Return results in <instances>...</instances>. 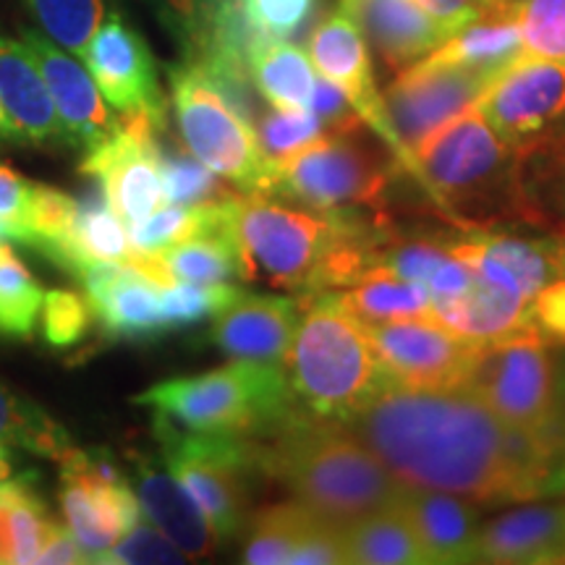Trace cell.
Masks as SVG:
<instances>
[{
    "label": "cell",
    "instance_id": "1",
    "mask_svg": "<svg viewBox=\"0 0 565 565\" xmlns=\"http://www.w3.org/2000/svg\"><path fill=\"white\" fill-rule=\"evenodd\" d=\"M343 424L404 487L482 505L565 492L557 429L505 427L466 387H412L391 380Z\"/></svg>",
    "mask_w": 565,
    "mask_h": 565
},
{
    "label": "cell",
    "instance_id": "2",
    "mask_svg": "<svg viewBox=\"0 0 565 565\" xmlns=\"http://www.w3.org/2000/svg\"><path fill=\"white\" fill-rule=\"evenodd\" d=\"M257 443L263 475L294 500L343 529L364 515L398 508L406 487L343 422L294 406Z\"/></svg>",
    "mask_w": 565,
    "mask_h": 565
},
{
    "label": "cell",
    "instance_id": "3",
    "mask_svg": "<svg viewBox=\"0 0 565 565\" xmlns=\"http://www.w3.org/2000/svg\"><path fill=\"white\" fill-rule=\"evenodd\" d=\"M303 317L288 349L286 372L294 401L322 419L349 422L391 383L366 324L341 294L303 296Z\"/></svg>",
    "mask_w": 565,
    "mask_h": 565
},
{
    "label": "cell",
    "instance_id": "4",
    "mask_svg": "<svg viewBox=\"0 0 565 565\" xmlns=\"http://www.w3.org/2000/svg\"><path fill=\"white\" fill-rule=\"evenodd\" d=\"M515 150L477 105L458 113L412 152V179L458 225L515 223Z\"/></svg>",
    "mask_w": 565,
    "mask_h": 565
},
{
    "label": "cell",
    "instance_id": "5",
    "mask_svg": "<svg viewBox=\"0 0 565 565\" xmlns=\"http://www.w3.org/2000/svg\"><path fill=\"white\" fill-rule=\"evenodd\" d=\"M131 401L189 433L238 437L265 435L296 406L282 366L244 359L202 374L162 380Z\"/></svg>",
    "mask_w": 565,
    "mask_h": 565
},
{
    "label": "cell",
    "instance_id": "6",
    "mask_svg": "<svg viewBox=\"0 0 565 565\" xmlns=\"http://www.w3.org/2000/svg\"><path fill=\"white\" fill-rule=\"evenodd\" d=\"M404 175V162L391 147L372 145L364 129L322 134L291 158L267 162L259 194L320 212L385 210L393 183Z\"/></svg>",
    "mask_w": 565,
    "mask_h": 565
},
{
    "label": "cell",
    "instance_id": "7",
    "mask_svg": "<svg viewBox=\"0 0 565 565\" xmlns=\"http://www.w3.org/2000/svg\"><path fill=\"white\" fill-rule=\"evenodd\" d=\"M162 463L200 505L217 540H233L249 519L252 482L263 475L257 443L238 435L189 433L154 414Z\"/></svg>",
    "mask_w": 565,
    "mask_h": 565
},
{
    "label": "cell",
    "instance_id": "8",
    "mask_svg": "<svg viewBox=\"0 0 565 565\" xmlns=\"http://www.w3.org/2000/svg\"><path fill=\"white\" fill-rule=\"evenodd\" d=\"M231 228L242 254L244 280L309 296L322 254L333 238L330 212L301 210L273 202L267 194H236L231 200Z\"/></svg>",
    "mask_w": 565,
    "mask_h": 565
},
{
    "label": "cell",
    "instance_id": "9",
    "mask_svg": "<svg viewBox=\"0 0 565 565\" xmlns=\"http://www.w3.org/2000/svg\"><path fill=\"white\" fill-rule=\"evenodd\" d=\"M505 427L524 433L557 429V377L547 343L526 328L479 343L463 380Z\"/></svg>",
    "mask_w": 565,
    "mask_h": 565
},
{
    "label": "cell",
    "instance_id": "10",
    "mask_svg": "<svg viewBox=\"0 0 565 565\" xmlns=\"http://www.w3.org/2000/svg\"><path fill=\"white\" fill-rule=\"evenodd\" d=\"M171 100L186 150L244 194L263 192L267 160L257 131L225 103L200 63L171 68Z\"/></svg>",
    "mask_w": 565,
    "mask_h": 565
},
{
    "label": "cell",
    "instance_id": "11",
    "mask_svg": "<svg viewBox=\"0 0 565 565\" xmlns=\"http://www.w3.org/2000/svg\"><path fill=\"white\" fill-rule=\"evenodd\" d=\"M61 463V508L66 529L87 563L103 555L141 521V508L129 479L108 450L71 448Z\"/></svg>",
    "mask_w": 565,
    "mask_h": 565
},
{
    "label": "cell",
    "instance_id": "12",
    "mask_svg": "<svg viewBox=\"0 0 565 565\" xmlns=\"http://www.w3.org/2000/svg\"><path fill=\"white\" fill-rule=\"evenodd\" d=\"M166 113L129 110L118 126L95 147L84 150L79 171L103 189L105 200L126 223H137L162 207V179L158 166Z\"/></svg>",
    "mask_w": 565,
    "mask_h": 565
},
{
    "label": "cell",
    "instance_id": "13",
    "mask_svg": "<svg viewBox=\"0 0 565 565\" xmlns=\"http://www.w3.org/2000/svg\"><path fill=\"white\" fill-rule=\"evenodd\" d=\"M492 79L494 74L487 71L433 61L427 55L398 71L395 82L385 89L383 105L395 139L404 150L408 175H412V152L416 145L458 113L477 105Z\"/></svg>",
    "mask_w": 565,
    "mask_h": 565
},
{
    "label": "cell",
    "instance_id": "14",
    "mask_svg": "<svg viewBox=\"0 0 565 565\" xmlns=\"http://www.w3.org/2000/svg\"><path fill=\"white\" fill-rule=\"evenodd\" d=\"M477 108L513 150L565 129V61L524 53L487 84Z\"/></svg>",
    "mask_w": 565,
    "mask_h": 565
},
{
    "label": "cell",
    "instance_id": "15",
    "mask_svg": "<svg viewBox=\"0 0 565 565\" xmlns=\"http://www.w3.org/2000/svg\"><path fill=\"white\" fill-rule=\"evenodd\" d=\"M393 383L412 387H463L477 345L450 333L435 317L366 324Z\"/></svg>",
    "mask_w": 565,
    "mask_h": 565
},
{
    "label": "cell",
    "instance_id": "16",
    "mask_svg": "<svg viewBox=\"0 0 565 565\" xmlns=\"http://www.w3.org/2000/svg\"><path fill=\"white\" fill-rule=\"evenodd\" d=\"M97 89L118 113L152 110L166 113L158 82V63L141 38V32L126 24L118 11L97 26L89 45L82 53Z\"/></svg>",
    "mask_w": 565,
    "mask_h": 565
},
{
    "label": "cell",
    "instance_id": "17",
    "mask_svg": "<svg viewBox=\"0 0 565 565\" xmlns=\"http://www.w3.org/2000/svg\"><path fill=\"white\" fill-rule=\"evenodd\" d=\"M309 61L320 71L324 79L335 82L345 92L353 108H356L362 121L383 139L391 152L406 166L404 150L391 129V121L385 116L383 95H380L377 82H374V66L370 47L362 30L356 26L349 13L335 9L328 13L320 24L315 26L309 38Z\"/></svg>",
    "mask_w": 565,
    "mask_h": 565
},
{
    "label": "cell",
    "instance_id": "18",
    "mask_svg": "<svg viewBox=\"0 0 565 565\" xmlns=\"http://www.w3.org/2000/svg\"><path fill=\"white\" fill-rule=\"evenodd\" d=\"M242 561L249 565L345 563L341 529L299 500L259 508L244 524Z\"/></svg>",
    "mask_w": 565,
    "mask_h": 565
},
{
    "label": "cell",
    "instance_id": "19",
    "mask_svg": "<svg viewBox=\"0 0 565 565\" xmlns=\"http://www.w3.org/2000/svg\"><path fill=\"white\" fill-rule=\"evenodd\" d=\"M21 42L32 53L42 79L47 84L68 145L89 150L108 137L118 126V118L105 105L95 79L74 58V53H63V47L55 45L40 30H21Z\"/></svg>",
    "mask_w": 565,
    "mask_h": 565
},
{
    "label": "cell",
    "instance_id": "20",
    "mask_svg": "<svg viewBox=\"0 0 565 565\" xmlns=\"http://www.w3.org/2000/svg\"><path fill=\"white\" fill-rule=\"evenodd\" d=\"M92 315L113 341L147 343L168 333L160 286L124 263H95L76 275Z\"/></svg>",
    "mask_w": 565,
    "mask_h": 565
},
{
    "label": "cell",
    "instance_id": "21",
    "mask_svg": "<svg viewBox=\"0 0 565 565\" xmlns=\"http://www.w3.org/2000/svg\"><path fill=\"white\" fill-rule=\"evenodd\" d=\"M303 301L291 296H242L217 315L212 324V343L231 359L257 364H286Z\"/></svg>",
    "mask_w": 565,
    "mask_h": 565
},
{
    "label": "cell",
    "instance_id": "22",
    "mask_svg": "<svg viewBox=\"0 0 565 565\" xmlns=\"http://www.w3.org/2000/svg\"><path fill=\"white\" fill-rule=\"evenodd\" d=\"M134 494L147 521L158 526L186 555V561H202L221 545L192 494L158 458L134 456Z\"/></svg>",
    "mask_w": 565,
    "mask_h": 565
},
{
    "label": "cell",
    "instance_id": "23",
    "mask_svg": "<svg viewBox=\"0 0 565 565\" xmlns=\"http://www.w3.org/2000/svg\"><path fill=\"white\" fill-rule=\"evenodd\" d=\"M387 68L404 71L440 47L448 34L416 0H338Z\"/></svg>",
    "mask_w": 565,
    "mask_h": 565
},
{
    "label": "cell",
    "instance_id": "24",
    "mask_svg": "<svg viewBox=\"0 0 565 565\" xmlns=\"http://www.w3.org/2000/svg\"><path fill=\"white\" fill-rule=\"evenodd\" d=\"M0 105L19 145H68L47 84L21 40L0 38Z\"/></svg>",
    "mask_w": 565,
    "mask_h": 565
},
{
    "label": "cell",
    "instance_id": "25",
    "mask_svg": "<svg viewBox=\"0 0 565 565\" xmlns=\"http://www.w3.org/2000/svg\"><path fill=\"white\" fill-rule=\"evenodd\" d=\"M398 511L406 515L427 563H477L479 508L466 498L406 487Z\"/></svg>",
    "mask_w": 565,
    "mask_h": 565
},
{
    "label": "cell",
    "instance_id": "26",
    "mask_svg": "<svg viewBox=\"0 0 565 565\" xmlns=\"http://www.w3.org/2000/svg\"><path fill=\"white\" fill-rule=\"evenodd\" d=\"M477 563H565V503L508 511L479 526Z\"/></svg>",
    "mask_w": 565,
    "mask_h": 565
},
{
    "label": "cell",
    "instance_id": "27",
    "mask_svg": "<svg viewBox=\"0 0 565 565\" xmlns=\"http://www.w3.org/2000/svg\"><path fill=\"white\" fill-rule=\"evenodd\" d=\"M529 301L515 288L487 280L475 270L461 294L433 299V317L466 343L479 345L526 328Z\"/></svg>",
    "mask_w": 565,
    "mask_h": 565
},
{
    "label": "cell",
    "instance_id": "28",
    "mask_svg": "<svg viewBox=\"0 0 565 565\" xmlns=\"http://www.w3.org/2000/svg\"><path fill=\"white\" fill-rule=\"evenodd\" d=\"M515 223L565 231V129L515 150Z\"/></svg>",
    "mask_w": 565,
    "mask_h": 565
},
{
    "label": "cell",
    "instance_id": "29",
    "mask_svg": "<svg viewBox=\"0 0 565 565\" xmlns=\"http://www.w3.org/2000/svg\"><path fill=\"white\" fill-rule=\"evenodd\" d=\"M521 0H490L477 19L450 34L427 58L458 63L498 76L524 55V40L519 26Z\"/></svg>",
    "mask_w": 565,
    "mask_h": 565
},
{
    "label": "cell",
    "instance_id": "30",
    "mask_svg": "<svg viewBox=\"0 0 565 565\" xmlns=\"http://www.w3.org/2000/svg\"><path fill=\"white\" fill-rule=\"evenodd\" d=\"M134 246L129 244V231L118 212L105 200L103 189L92 186L87 194L76 196V217L71 225L68 252L63 270L79 275L87 265L95 263H131Z\"/></svg>",
    "mask_w": 565,
    "mask_h": 565
},
{
    "label": "cell",
    "instance_id": "31",
    "mask_svg": "<svg viewBox=\"0 0 565 565\" xmlns=\"http://www.w3.org/2000/svg\"><path fill=\"white\" fill-rule=\"evenodd\" d=\"M53 519L32 477L0 482V565H34Z\"/></svg>",
    "mask_w": 565,
    "mask_h": 565
},
{
    "label": "cell",
    "instance_id": "32",
    "mask_svg": "<svg viewBox=\"0 0 565 565\" xmlns=\"http://www.w3.org/2000/svg\"><path fill=\"white\" fill-rule=\"evenodd\" d=\"M166 267L171 282H231L244 280L242 254L231 228V202L228 223L223 228L186 238V242L154 252Z\"/></svg>",
    "mask_w": 565,
    "mask_h": 565
},
{
    "label": "cell",
    "instance_id": "33",
    "mask_svg": "<svg viewBox=\"0 0 565 565\" xmlns=\"http://www.w3.org/2000/svg\"><path fill=\"white\" fill-rule=\"evenodd\" d=\"M345 563L362 565H419L424 553L398 508L380 511L341 529Z\"/></svg>",
    "mask_w": 565,
    "mask_h": 565
},
{
    "label": "cell",
    "instance_id": "34",
    "mask_svg": "<svg viewBox=\"0 0 565 565\" xmlns=\"http://www.w3.org/2000/svg\"><path fill=\"white\" fill-rule=\"evenodd\" d=\"M254 87L265 103L280 110H307L315 71L309 55L286 40H270L249 63Z\"/></svg>",
    "mask_w": 565,
    "mask_h": 565
},
{
    "label": "cell",
    "instance_id": "35",
    "mask_svg": "<svg viewBox=\"0 0 565 565\" xmlns=\"http://www.w3.org/2000/svg\"><path fill=\"white\" fill-rule=\"evenodd\" d=\"M341 299L364 324L406 320V317H433L429 288L398 278L387 267H374L356 286L341 294Z\"/></svg>",
    "mask_w": 565,
    "mask_h": 565
},
{
    "label": "cell",
    "instance_id": "36",
    "mask_svg": "<svg viewBox=\"0 0 565 565\" xmlns=\"http://www.w3.org/2000/svg\"><path fill=\"white\" fill-rule=\"evenodd\" d=\"M0 443L53 458V461H58L71 448L66 429L45 408L26 395L13 393L6 383H0Z\"/></svg>",
    "mask_w": 565,
    "mask_h": 565
},
{
    "label": "cell",
    "instance_id": "37",
    "mask_svg": "<svg viewBox=\"0 0 565 565\" xmlns=\"http://www.w3.org/2000/svg\"><path fill=\"white\" fill-rule=\"evenodd\" d=\"M475 238L487 257H492L494 263L503 265L513 275V280L519 282L529 299L540 288H545L550 280L563 275L561 263H557L555 238H519L508 236V233L487 231L475 233Z\"/></svg>",
    "mask_w": 565,
    "mask_h": 565
},
{
    "label": "cell",
    "instance_id": "38",
    "mask_svg": "<svg viewBox=\"0 0 565 565\" xmlns=\"http://www.w3.org/2000/svg\"><path fill=\"white\" fill-rule=\"evenodd\" d=\"M21 6L42 34L79 58L97 26L116 11V0H21Z\"/></svg>",
    "mask_w": 565,
    "mask_h": 565
},
{
    "label": "cell",
    "instance_id": "39",
    "mask_svg": "<svg viewBox=\"0 0 565 565\" xmlns=\"http://www.w3.org/2000/svg\"><path fill=\"white\" fill-rule=\"evenodd\" d=\"M45 291L26 265L0 242V335L30 338L40 324Z\"/></svg>",
    "mask_w": 565,
    "mask_h": 565
},
{
    "label": "cell",
    "instance_id": "40",
    "mask_svg": "<svg viewBox=\"0 0 565 565\" xmlns=\"http://www.w3.org/2000/svg\"><path fill=\"white\" fill-rule=\"evenodd\" d=\"M162 137H166V131H162ZM162 137L158 147V166L162 194H166L168 202L183 204V207H196V204L223 202L236 194L228 186H223L215 179V173L207 166H202L194 154L189 158V150L183 152L175 145H166Z\"/></svg>",
    "mask_w": 565,
    "mask_h": 565
},
{
    "label": "cell",
    "instance_id": "41",
    "mask_svg": "<svg viewBox=\"0 0 565 565\" xmlns=\"http://www.w3.org/2000/svg\"><path fill=\"white\" fill-rule=\"evenodd\" d=\"M242 296V288L228 286V282H171L160 288L162 320L168 330L189 328V324L223 315Z\"/></svg>",
    "mask_w": 565,
    "mask_h": 565
},
{
    "label": "cell",
    "instance_id": "42",
    "mask_svg": "<svg viewBox=\"0 0 565 565\" xmlns=\"http://www.w3.org/2000/svg\"><path fill=\"white\" fill-rule=\"evenodd\" d=\"M257 131V141L263 147V154L267 162L286 160L312 145L324 134V126L312 110H280L273 108L263 113L254 124Z\"/></svg>",
    "mask_w": 565,
    "mask_h": 565
},
{
    "label": "cell",
    "instance_id": "43",
    "mask_svg": "<svg viewBox=\"0 0 565 565\" xmlns=\"http://www.w3.org/2000/svg\"><path fill=\"white\" fill-rule=\"evenodd\" d=\"M519 26L529 55L565 61V0H521Z\"/></svg>",
    "mask_w": 565,
    "mask_h": 565
},
{
    "label": "cell",
    "instance_id": "44",
    "mask_svg": "<svg viewBox=\"0 0 565 565\" xmlns=\"http://www.w3.org/2000/svg\"><path fill=\"white\" fill-rule=\"evenodd\" d=\"M42 333L45 341L53 349H71V345H79L84 335L89 333L92 322V309L87 296L66 291V288H55L47 291L42 299Z\"/></svg>",
    "mask_w": 565,
    "mask_h": 565
},
{
    "label": "cell",
    "instance_id": "45",
    "mask_svg": "<svg viewBox=\"0 0 565 565\" xmlns=\"http://www.w3.org/2000/svg\"><path fill=\"white\" fill-rule=\"evenodd\" d=\"M448 244L427 236H404L398 231L383 254V267L398 278L427 286L437 267L448 259Z\"/></svg>",
    "mask_w": 565,
    "mask_h": 565
},
{
    "label": "cell",
    "instance_id": "46",
    "mask_svg": "<svg viewBox=\"0 0 565 565\" xmlns=\"http://www.w3.org/2000/svg\"><path fill=\"white\" fill-rule=\"evenodd\" d=\"M103 565H147V563H186V555L154 524L139 521L103 555Z\"/></svg>",
    "mask_w": 565,
    "mask_h": 565
},
{
    "label": "cell",
    "instance_id": "47",
    "mask_svg": "<svg viewBox=\"0 0 565 565\" xmlns=\"http://www.w3.org/2000/svg\"><path fill=\"white\" fill-rule=\"evenodd\" d=\"M147 6L158 17L162 30L179 42L183 55L194 58L207 30L210 0H147Z\"/></svg>",
    "mask_w": 565,
    "mask_h": 565
},
{
    "label": "cell",
    "instance_id": "48",
    "mask_svg": "<svg viewBox=\"0 0 565 565\" xmlns=\"http://www.w3.org/2000/svg\"><path fill=\"white\" fill-rule=\"evenodd\" d=\"M34 183L0 162V242L26 246V217Z\"/></svg>",
    "mask_w": 565,
    "mask_h": 565
},
{
    "label": "cell",
    "instance_id": "49",
    "mask_svg": "<svg viewBox=\"0 0 565 565\" xmlns=\"http://www.w3.org/2000/svg\"><path fill=\"white\" fill-rule=\"evenodd\" d=\"M242 6L259 32L286 40L301 30L315 9V0H242Z\"/></svg>",
    "mask_w": 565,
    "mask_h": 565
},
{
    "label": "cell",
    "instance_id": "50",
    "mask_svg": "<svg viewBox=\"0 0 565 565\" xmlns=\"http://www.w3.org/2000/svg\"><path fill=\"white\" fill-rule=\"evenodd\" d=\"M309 110L320 118L324 126V134H345V131H359L366 129V124L362 121L356 108H353L345 92L338 87L335 82L324 79H315L312 87V100H309Z\"/></svg>",
    "mask_w": 565,
    "mask_h": 565
},
{
    "label": "cell",
    "instance_id": "51",
    "mask_svg": "<svg viewBox=\"0 0 565 565\" xmlns=\"http://www.w3.org/2000/svg\"><path fill=\"white\" fill-rule=\"evenodd\" d=\"M529 324L550 345H565V275L550 280L529 301Z\"/></svg>",
    "mask_w": 565,
    "mask_h": 565
},
{
    "label": "cell",
    "instance_id": "52",
    "mask_svg": "<svg viewBox=\"0 0 565 565\" xmlns=\"http://www.w3.org/2000/svg\"><path fill=\"white\" fill-rule=\"evenodd\" d=\"M424 11L443 26L445 34H456L461 26L469 24L471 19L479 17L490 0H416Z\"/></svg>",
    "mask_w": 565,
    "mask_h": 565
},
{
    "label": "cell",
    "instance_id": "53",
    "mask_svg": "<svg viewBox=\"0 0 565 565\" xmlns=\"http://www.w3.org/2000/svg\"><path fill=\"white\" fill-rule=\"evenodd\" d=\"M87 563L84 561V553L76 545V540L71 532L58 521H53L51 529H47L45 540H42L38 565H76Z\"/></svg>",
    "mask_w": 565,
    "mask_h": 565
},
{
    "label": "cell",
    "instance_id": "54",
    "mask_svg": "<svg viewBox=\"0 0 565 565\" xmlns=\"http://www.w3.org/2000/svg\"><path fill=\"white\" fill-rule=\"evenodd\" d=\"M557 440H561V475L565 490V370L563 377L557 380Z\"/></svg>",
    "mask_w": 565,
    "mask_h": 565
},
{
    "label": "cell",
    "instance_id": "55",
    "mask_svg": "<svg viewBox=\"0 0 565 565\" xmlns=\"http://www.w3.org/2000/svg\"><path fill=\"white\" fill-rule=\"evenodd\" d=\"M13 456L9 450V445L0 443V482H6V479H13Z\"/></svg>",
    "mask_w": 565,
    "mask_h": 565
},
{
    "label": "cell",
    "instance_id": "56",
    "mask_svg": "<svg viewBox=\"0 0 565 565\" xmlns=\"http://www.w3.org/2000/svg\"><path fill=\"white\" fill-rule=\"evenodd\" d=\"M0 141H17V145H19V139H17V131H13L11 121H9V118H6V110H3V105H0Z\"/></svg>",
    "mask_w": 565,
    "mask_h": 565
},
{
    "label": "cell",
    "instance_id": "57",
    "mask_svg": "<svg viewBox=\"0 0 565 565\" xmlns=\"http://www.w3.org/2000/svg\"><path fill=\"white\" fill-rule=\"evenodd\" d=\"M555 249H557V263H561V273L565 275V231L555 233Z\"/></svg>",
    "mask_w": 565,
    "mask_h": 565
}]
</instances>
